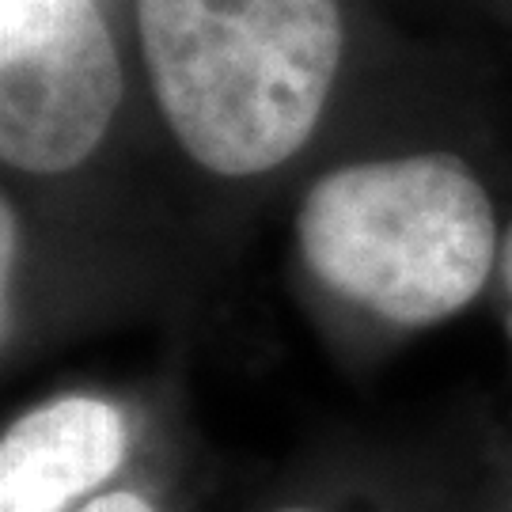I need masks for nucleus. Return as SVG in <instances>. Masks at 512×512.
Listing matches in <instances>:
<instances>
[{
	"label": "nucleus",
	"mask_w": 512,
	"mask_h": 512,
	"mask_svg": "<svg viewBox=\"0 0 512 512\" xmlns=\"http://www.w3.org/2000/svg\"><path fill=\"white\" fill-rule=\"evenodd\" d=\"M277 512H311V509H277Z\"/></svg>",
	"instance_id": "7"
},
{
	"label": "nucleus",
	"mask_w": 512,
	"mask_h": 512,
	"mask_svg": "<svg viewBox=\"0 0 512 512\" xmlns=\"http://www.w3.org/2000/svg\"><path fill=\"white\" fill-rule=\"evenodd\" d=\"M497 300H501V319L512 334V228L501 243V262H497Z\"/></svg>",
	"instance_id": "6"
},
{
	"label": "nucleus",
	"mask_w": 512,
	"mask_h": 512,
	"mask_svg": "<svg viewBox=\"0 0 512 512\" xmlns=\"http://www.w3.org/2000/svg\"><path fill=\"white\" fill-rule=\"evenodd\" d=\"M69 512H156L148 505L145 497L129 494V490H118V494H103V497H92V501H84V505H76Z\"/></svg>",
	"instance_id": "5"
},
{
	"label": "nucleus",
	"mask_w": 512,
	"mask_h": 512,
	"mask_svg": "<svg viewBox=\"0 0 512 512\" xmlns=\"http://www.w3.org/2000/svg\"><path fill=\"white\" fill-rule=\"evenodd\" d=\"M126 456L118 406L65 395L27 410L0 440V512H69Z\"/></svg>",
	"instance_id": "4"
},
{
	"label": "nucleus",
	"mask_w": 512,
	"mask_h": 512,
	"mask_svg": "<svg viewBox=\"0 0 512 512\" xmlns=\"http://www.w3.org/2000/svg\"><path fill=\"white\" fill-rule=\"evenodd\" d=\"M137 27L167 129L228 179L304 148L342 61L338 0H137Z\"/></svg>",
	"instance_id": "1"
},
{
	"label": "nucleus",
	"mask_w": 512,
	"mask_h": 512,
	"mask_svg": "<svg viewBox=\"0 0 512 512\" xmlns=\"http://www.w3.org/2000/svg\"><path fill=\"white\" fill-rule=\"evenodd\" d=\"M122 99L95 0H0V152L31 175L84 164Z\"/></svg>",
	"instance_id": "3"
},
{
	"label": "nucleus",
	"mask_w": 512,
	"mask_h": 512,
	"mask_svg": "<svg viewBox=\"0 0 512 512\" xmlns=\"http://www.w3.org/2000/svg\"><path fill=\"white\" fill-rule=\"evenodd\" d=\"M308 270L395 327L456 315L497 255L494 205L459 156L425 152L323 175L296 213Z\"/></svg>",
	"instance_id": "2"
}]
</instances>
